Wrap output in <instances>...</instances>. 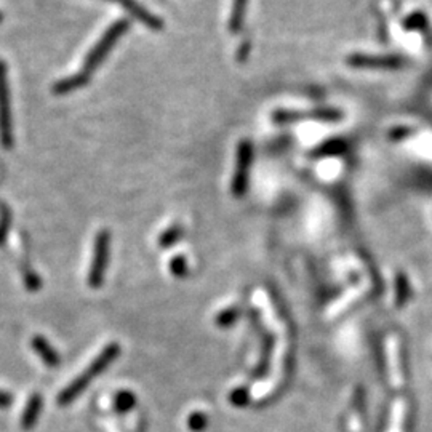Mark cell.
I'll use <instances>...</instances> for the list:
<instances>
[{
	"instance_id": "d6986e66",
	"label": "cell",
	"mask_w": 432,
	"mask_h": 432,
	"mask_svg": "<svg viewBox=\"0 0 432 432\" xmlns=\"http://www.w3.org/2000/svg\"><path fill=\"white\" fill-rule=\"evenodd\" d=\"M181 237H183V228L180 224H173V226H170L160 234L159 245L162 247V249H170V247L175 245L176 242H180Z\"/></svg>"
},
{
	"instance_id": "d4e9b609",
	"label": "cell",
	"mask_w": 432,
	"mask_h": 432,
	"mask_svg": "<svg viewBox=\"0 0 432 432\" xmlns=\"http://www.w3.org/2000/svg\"><path fill=\"white\" fill-rule=\"evenodd\" d=\"M25 282H26V287L29 288V290H39L40 288V279H39V275L34 273V270H31V269H25Z\"/></svg>"
},
{
	"instance_id": "cb8c5ba5",
	"label": "cell",
	"mask_w": 432,
	"mask_h": 432,
	"mask_svg": "<svg viewBox=\"0 0 432 432\" xmlns=\"http://www.w3.org/2000/svg\"><path fill=\"white\" fill-rule=\"evenodd\" d=\"M413 133H414V130L410 129V126L399 125V126H394V129H391L388 136L391 141H402V140H407V138L412 136Z\"/></svg>"
},
{
	"instance_id": "7a4b0ae2",
	"label": "cell",
	"mask_w": 432,
	"mask_h": 432,
	"mask_svg": "<svg viewBox=\"0 0 432 432\" xmlns=\"http://www.w3.org/2000/svg\"><path fill=\"white\" fill-rule=\"evenodd\" d=\"M129 29H130L129 20H119L115 21L114 25L109 26L106 29V32L103 34V37L98 40L95 47L89 51V55H86L82 66V72L86 74V76H91V74L96 71V67L106 60L109 51L115 47L119 39L129 32Z\"/></svg>"
},
{
	"instance_id": "44dd1931",
	"label": "cell",
	"mask_w": 432,
	"mask_h": 432,
	"mask_svg": "<svg viewBox=\"0 0 432 432\" xmlns=\"http://www.w3.org/2000/svg\"><path fill=\"white\" fill-rule=\"evenodd\" d=\"M170 270H171V274L175 275V277H178V279L186 277L188 270H189L186 259H184L183 256H175V258H173L171 263H170Z\"/></svg>"
},
{
	"instance_id": "ffe728a7",
	"label": "cell",
	"mask_w": 432,
	"mask_h": 432,
	"mask_svg": "<svg viewBox=\"0 0 432 432\" xmlns=\"http://www.w3.org/2000/svg\"><path fill=\"white\" fill-rule=\"evenodd\" d=\"M239 309L235 308H230V309H226L223 310L221 314L216 315V324L220 327H230L233 324H235V320L239 319Z\"/></svg>"
},
{
	"instance_id": "52a82bcc",
	"label": "cell",
	"mask_w": 432,
	"mask_h": 432,
	"mask_svg": "<svg viewBox=\"0 0 432 432\" xmlns=\"http://www.w3.org/2000/svg\"><path fill=\"white\" fill-rule=\"evenodd\" d=\"M349 66L357 69H377V71H399L407 65V60L399 55H364L353 53L346 58Z\"/></svg>"
},
{
	"instance_id": "603a6c76",
	"label": "cell",
	"mask_w": 432,
	"mask_h": 432,
	"mask_svg": "<svg viewBox=\"0 0 432 432\" xmlns=\"http://www.w3.org/2000/svg\"><path fill=\"white\" fill-rule=\"evenodd\" d=\"M250 402L249 388H237L230 393V403L235 407H245Z\"/></svg>"
},
{
	"instance_id": "f1b7e54d",
	"label": "cell",
	"mask_w": 432,
	"mask_h": 432,
	"mask_svg": "<svg viewBox=\"0 0 432 432\" xmlns=\"http://www.w3.org/2000/svg\"><path fill=\"white\" fill-rule=\"evenodd\" d=\"M106 2H119V0H106Z\"/></svg>"
},
{
	"instance_id": "7c38bea8",
	"label": "cell",
	"mask_w": 432,
	"mask_h": 432,
	"mask_svg": "<svg viewBox=\"0 0 432 432\" xmlns=\"http://www.w3.org/2000/svg\"><path fill=\"white\" fill-rule=\"evenodd\" d=\"M394 287H395V298H394L395 308L400 309L403 306H407L412 296V287H410V279H408V275L405 273H402V270H399V273L395 274Z\"/></svg>"
},
{
	"instance_id": "4316f807",
	"label": "cell",
	"mask_w": 432,
	"mask_h": 432,
	"mask_svg": "<svg viewBox=\"0 0 432 432\" xmlns=\"http://www.w3.org/2000/svg\"><path fill=\"white\" fill-rule=\"evenodd\" d=\"M11 405V395L4 393V391H0V407L5 408V407H10Z\"/></svg>"
},
{
	"instance_id": "83f0119b",
	"label": "cell",
	"mask_w": 432,
	"mask_h": 432,
	"mask_svg": "<svg viewBox=\"0 0 432 432\" xmlns=\"http://www.w3.org/2000/svg\"><path fill=\"white\" fill-rule=\"evenodd\" d=\"M4 21V15H2V11H0V22Z\"/></svg>"
},
{
	"instance_id": "30bf717a",
	"label": "cell",
	"mask_w": 432,
	"mask_h": 432,
	"mask_svg": "<svg viewBox=\"0 0 432 432\" xmlns=\"http://www.w3.org/2000/svg\"><path fill=\"white\" fill-rule=\"evenodd\" d=\"M348 141L343 138H332L320 144L319 148H315L310 155L317 159H325V157H335V155H341L348 151Z\"/></svg>"
},
{
	"instance_id": "9c48e42d",
	"label": "cell",
	"mask_w": 432,
	"mask_h": 432,
	"mask_svg": "<svg viewBox=\"0 0 432 432\" xmlns=\"http://www.w3.org/2000/svg\"><path fill=\"white\" fill-rule=\"evenodd\" d=\"M89 82H90V76H86V74L80 71L79 74H74V76L58 80V82H55L53 86H51V91H53L56 96L69 95L71 91H76L79 89H82V86L89 85Z\"/></svg>"
},
{
	"instance_id": "3957f363",
	"label": "cell",
	"mask_w": 432,
	"mask_h": 432,
	"mask_svg": "<svg viewBox=\"0 0 432 432\" xmlns=\"http://www.w3.org/2000/svg\"><path fill=\"white\" fill-rule=\"evenodd\" d=\"M13 114H11V95L8 72L5 61L0 60V144L10 151L13 148Z\"/></svg>"
},
{
	"instance_id": "5bb4252c",
	"label": "cell",
	"mask_w": 432,
	"mask_h": 432,
	"mask_svg": "<svg viewBox=\"0 0 432 432\" xmlns=\"http://www.w3.org/2000/svg\"><path fill=\"white\" fill-rule=\"evenodd\" d=\"M247 4H249V0H234L233 11H230V20H229V29L233 34H239L242 29H244Z\"/></svg>"
},
{
	"instance_id": "2e32d148",
	"label": "cell",
	"mask_w": 432,
	"mask_h": 432,
	"mask_svg": "<svg viewBox=\"0 0 432 432\" xmlns=\"http://www.w3.org/2000/svg\"><path fill=\"white\" fill-rule=\"evenodd\" d=\"M402 26L405 31H424V29H428L429 26L428 15L421 10L413 11V13L408 15L407 18L402 21Z\"/></svg>"
},
{
	"instance_id": "277c9868",
	"label": "cell",
	"mask_w": 432,
	"mask_h": 432,
	"mask_svg": "<svg viewBox=\"0 0 432 432\" xmlns=\"http://www.w3.org/2000/svg\"><path fill=\"white\" fill-rule=\"evenodd\" d=\"M253 155H255L253 143L250 140L239 141V144H237V160H235V171H234V176H233V184H230V191H233L234 197H237V199L244 197L247 189H249Z\"/></svg>"
},
{
	"instance_id": "6da1fadb",
	"label": "cell",
	"mask_w": 432,
	"mask_h": 432,
	"mask_svg": "<svg viewBox=\"0 0 432 432\" xmlns=\"http://www.w3.org/2000/svg\"><path fill=\"white\" fill-rule=\"evenodd\" d=\"M119 354H120V346L117 343L106 346V349L103 351L93 362H91L90 367L80 373V377L74 379V381L69 384L60 395H58V403L65 407L76 400L77 397L86 389V386L93 381L96 377H100V374L105 372L115 359H117Z\"/></svg>"
},
{
	"instance_id": "484cf974",
	"label": "cell",
	"mask_w": 432,
	"mask_h": 432,
	"mask_svg": "<svg viewBox=\"0 0 432 432\" xmlns=\"http://www.w3.org/2000/svg\"><path fill=\"white\" fill-rule=\"evenodd\" d=\"M250 51H251V42L249 39H245L244 42L239 45L237 53H235V60H237L239 63H245L247 58H249L250 55Z\"/></svg>"
},
{
	"instance_id": "9a60e30c",
	"label": "cell",
	"mask_w": 432,
	"mask_h": 432,
	"mask_svg": "<svg viewBox=\"0 0 432 432\" xmlns=\"http://www.w3.org/2000/svg\"><path fill=\"white\" fill-rule=\"evenodd\" d=\"M270 354H273V338L269 335L264 336L263 341V349H261V357H259V364L256 365L255 370H253L251 377L258 379L266 377V373L269 370V360H270Z\"/></svg>"
},
{
	"instance_id": "ba28073f",
	"label": "cell",
	"mask_w": 432,
	"mask_h": 432,
	"mask_svg": "<svg viewBox=\"0 0 432 432\" xmlns=\"http://www.w3.org/2000/svg\"><path fill=\"white\" fill-rule=\"evenodd\" d=\"M117 4L126 11V13L133 16V18L140 22H143V25L151 29V31L159 32L165 27V22L160 20L159 16H155L154 13H151V11L144 8L138 0H119Z\"/></svg>"
},
{
	"instance_id": "5b68a950",
	"label": "cell",
	"mask_w": 432,
	"mask_h": 432,
	"mask_svg": "<svg viewBox=\"0 0 432 432\" xmlns=\"http://www.w3.org/2000/svg\"><path fill=\"white\" fill-rule=\"evenodd\" d=\"M303 120H315V122H327L335 124L343 120L341 111L333 107H319L314 111L303 112V111H287V109H279V111L273 112V122L275 125H288L303 122Z\"/></svg>"
},
{
	"instance_id": "8992f818",
	"label": "cell",
	"mask_w": 432,
	"mask_h": 432,
	"mask_svg": "<svg viewBox=\"0 0 432 432\" xmlns=\"http://www.w3.org/2000/svg\"><path fill=\"white\" fill-rule=\"evenodd\" d=\"M109 245H111V234H109V230L103 229L96 234L95 239L93 261H91L89 274V284L91 288H100L103 285V280H105L109 258Z\"/></svg>"
},
{
	"instance_id": "e0dca14e",
	"label": "cell",
	"mask_w": 432,
	"mask_h": 432,
	"mask_svg": "<svg viewBox=\"0 0 432 432\" xmlns=\"http://www.w3.org/2000/svg\"><path fill=\"white\" fill-rule=\"evenodd\" d=\"M11 221H13V215H11L10 207L0 202V245H4L8 237Z\"/></svg>"
},
{
	"instance_id": "ac0fdd59",
	"label": "cell",
	"mask_w": 432,
	"mask_h": 432,
	"mask_svg": "<svg viewBox=\"0 0 432 432\" xmlns=\"http://www.w3.org/2000/svg\"><path fill=\"white\" fill-rule=\"evenodd\" d=\"M136 405V397L130 391H120L114 397V408L119 413H129Z\"/></svg>"
},
{
	"instance_id": "7402d4cb",
	"label": "cell",
	"mask_w": 432,
	"mask_h": 432,
	"mask_svg": "<svg viewBox=\"0 0 432 432\" xmlns=\"http://www.w3.org/2000/svg\"><path fill=\"white\" fill-rule=\"evenodd\" d=\"M207 423H209V419H207L205 414L200 413V412H194L191 417H189V419H188V426H189V429H191L192 432L205 431Z\"/></svg>"
},
{
	"instance_id": "8fae6325",
	"label": "cell",
	"mask_w": 432,
	"mask_h": 432,
	"mask_svg": "<svg viewBox=\"0 0 432 432\" xmlns=\"http://www.w3.org/2000/svg\"><path fill=\"white\" fill-rule=\"evenodd\" d=\"M32 348L47 367L55 368L60 365V355H58L56 351L51 348V344L44 336H34Z\"/></svg>"
},
{
	"instance_id": "4fadbf2b",
	"label": "cell",
	"mask_w": 432,
	"mask_h": 432,
	"mask_svg": "<svg viewBox=\"0 0 432 432\" xmlns=\"http://www.w3.org/2000/svg\"><path fill=\"white\" fill-rule=\"evenodd\" d=\"M40 410H42V395L40 394H34L31 399H29L27 405L25 408V412H22L21 417V428L22 429H32L34 424L37 423Z\"/></svg>"
}]
</instances>
